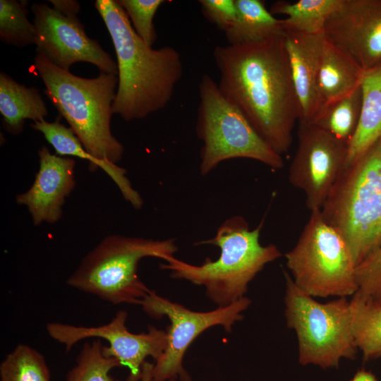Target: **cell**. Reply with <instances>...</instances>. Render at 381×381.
Returning a JSON list of instances; mask_svg holds the SVG:
<instances>
[{
  "label": "cell",
  "instance_id": "cell-1",
  "mask_svg": "<svg viewBox=\"0 0 381 381\" xmlns=\"http://www.w3.org/2000/svg\"><path fill=\"white\" fill-rule=\"evenodd\" d=\"M213 57L222 93L277 153L287 152L300 109L284 34L255 42L217 45Z\"/></svg>",
  "mask_w": 381,
  "mask_h": 381
},
{
  "label": "cell",
  "instance_id": "cell-2",
  "mask_svg": "<svg viewBox=\"0 0 381 381\" xmlns=\"http://www.w3.org/2000/svg\"><path fill=\"white\" fill-rule=\"evenodd\" d=\"M116 54L119 83L112 111L126 121L165 108L183 75L181 54L172 47L153 49L135 32L117 0H97Z\"/></svg>",
  "mask_w": 381,
  "mask_h": 381
},
{
  "label": "cell",
  "instance_id": "cell-3",
  "mask_svg": "<svg viewBox=\"0 0 381 381\" xmlns=\"http://www.w3.org/2000/svg\"><path fill=\"white\" fill-rule=\"evenodd\" d=\"M34 66L45 95L86 151L97 159L118 163L124 147L111 131L118 75L100 72L96 78H82L57 67L39 52Z\"/></svg>",
  "mask_w": 381,
  "mask_h": 381
},
{
  "label": "cell",
  "instance_id": "cell-4",
  "mask_svg": "<svg viewBox=\"0 0 381 381\" xmlns=\"http://www.w3.org/2000/svg\"><path fill=\"white\" fill-rule=\"evenodd\" d=\"M262 226V222L251 230L243 217H230L212 238L196 243L219 247L217 260L207 258L200 265H195L171 256L160 268L169 270L174 279L203 286L207 296L218 307L229 306L245 296L249 283L267 263L282 255L274 244L261 245Z\"/></svg>",
  "mask_w": 381,
  "mask_h": 381
},
{
  "label": "cell",
  "instance_id": "cell-5",
  "mask_svg": "<svg viewBox=\"0 0 381 381\" xmlns=\"http://www.w3.org/2000/svg\"><path fill=\"white\" fill-rule=\"evenodd\" d=\"M320 211L346 242L356 267L381 246V138L344 168Z\"/></svg>",
  "mask_w": 381,
  "mask_h": 381
},
{
  "label": "cell",
  "instance_id": "cell-6",
  "mask_svg": "<svg viewBox=\"0 0 381 381\" xmlns=\"http://www.w3.org/2000/svg\"><path fill=\"white\" fill-rule=\"evenodd\" d=\"M177 250L173 239L109 235L82 259L66 284L114 305H140L152 290L138 277L139 261L146 257L166 260Z\"/></svg>",
  "mask_w": 381,
  "mask_h": 381
},
{
  "label": "cell",
  "instance_id": "cell-7",
  "mask_svg": "<svg viewBox=\"0 0 381 381\" xmlns=\"http://www.w3.org/2000/svg\"><path fill=\"white\" fill-rule=\"evenodd\" d=\"M286 325L298 341V363L338 368L341 359L354 360L358 349L351 330L350 301L341 297L320 303L301 290L284 270Z\"/></svg>",
  "mask_w": 381,
  "mask_h": 381
},
{
  "label": "cell",
  "instance_id": "cell-8",
  "mask_svg": "<svg viewBox=\"0 0 381 381\" xmlns=\"http://www.w3.org/2000/svg\"><path fill=\"white\" fill-rule=\"evenodd\" d=\"M198 90L195 128L203 143L200 164L202 175L210 173L222 162L234 158L254 159L273 169L283 168L282 155L258 134L210 75L201 77Z\"/></svg>",
  "mask_w": 381,
  "mask_h": 381
},
{
  "label": "cell",
  "instance_id": "cell-9",
  "mask_svg": "<svg viewBox=\"0 0 381 381\" xmlns=\"http://www.w3.org/2000/svg\"><path fill=\"white\" fill-rule=\"evenodd\" d=\"M284 256L294 284L314 298H347L358 289L350 248L319 210L310 212L297 243Z\"/></svg>",
  "mask_w": 381,
  "mask_h": 381
},
{
  "label": "cell",
  "instance_id": "cell-10",
  "mask_svg": "<svg viewBox=\"0 0 381 381\" xmlns=\"http://www.w3.org/2000/svg\"><path fill=\"white\" fill-rule=\"evenodd\" d=\"M250 303L251 300L243 296L229 306L198 312L151 291L141 301L143 311L151 318L159 319L166 316L170 320L166 329L167 348L155 361L151 381L172 379L191 381L190 375L183 364L189 346L198 335L214 326L221 325L227 333L231 332L233 325L243 318V312Z\"/></svg>",
  "mask_w": 381,
  "mask_h": 381
},
{
  "label": "cell",
  "instance_id": "cell-11",
  "mask_svg": "<svg viewBox=\"0 0 381 381\" xmlns=\"http://www.w3.org/2000/svg\"><path fill=\"white\" fill-rule=\"evenodd\" d=\"M31 6L37 32L36 52L42 53L57 67L69 71L78 62L95 65L100 72L118 75V66L98 41L90 38L78 18L79 3L74 0H52Z\"/></svg>",
  "mask_w": 381,
  "mask_h": 381
},
{
  "label": "cell",
  "instance_id": "cell-12",
  "mask_svg": "<svg viewBox=\"0 0 381 381\" xmlns=\"http://www.w3.org/2000/svg\"><path fill=\"white\" fill-rule=\"evenodd\" d=\"M127 318V312L121 310L105 325L87 327L53 322L47 325L46 330L52 339L64 345L66 351L87 338L107 340L109 346H104V353L129 369L126 381H140L146 358L151 356L157 361L166 349L167 333L153 325L148 326L147 332L132 333L126 326Z\"/></svg>",
  "mask_w": 381,
  "mask_h": 381
},
{
  "label": "cell",
  "instance_id": "cell-13",
  "mask_svg": "<svg viewBox=\"0 0 381 381\" xmlns=\"http://www.w3.org/2000/svg\"><path fill=\"white\" fill-rule=\"evenodd\" d=\"M347 153V143L316 125L299 123L298 146L289 179L303 191L310 212L322 209L345 167Z\"/></svg>",
  "mask_w": 381,
  "mask_h": 381
},
{
  "label": "cell",
  "instance_id": "cell-14",
  "mask_svg": "<svg viewBox=\"0 0 381 381\" xmlns=\"http://www.w3.org/2000/svg\"><path fill=\"white\" fill-rule=\"evenodd\" d=\"M324 36L363 71L375 67L381 63V0H342Z\"/></svg>",
  "mask_w": 381,
  "mask_h": 381
},
{
  "label": "cell",
  "instance_id": "cell-15",
  "mask_svg": "<svg viewBox=\"0 0 381 381\" xmlns=\"http://www.w3.org/2000/svg\"><path fill=\"white\" fill-rule=\"evenodd\" d=\"M38 155L40 167L32 186L16 196V202L27 207L36 226L61 219L66 198L75 185L73 159L52 154L46 146Z\"/></svg>",
  "mask_w": 381,
  "mask_h": 381
},
{
  "label": "cell",
  "instance_id": "cell-16",
  "mask_svg": "<svg viewBox=\"0 0 381 381\" xmlns=\"http://www.w3.org/2000/svg\"><path fill=\"white\" fill-rule=\"evenodd\" d=\"M289 64L297 97L299 123L312 124L321 110L318 79L324 33L308 35L284 32Z\"/></svg>",
  "mask_w": 381,
  "mask_h": 381
},
{
  "label": "cell",
  "instance_id": "cell-17",
  "mask_svg": "<svg viewBox=\"0 0 381 381\" xmlns=\"http://www.w3.org/2000/svg\"><path fill=\"white\" fill-rule=\"evenodd\" d=\"M30 126L44 135L56 155L74 156L89 161V168L92 171L100 168L105 171L117 186L124 199L134 208L140 209L143 206V200L140 195L132 187L126 176V170L116 164L102 161L91 155L70 127H66L58 120L48 122L45 119L35 121Z\"/></svg>",
  "mask_w": 381,
  "mask_h": 381
},
{
  "label": "cell",
  "instance_id": "cell-18",
  "mask_svg": "<svg viewBox=\"0 0 381 381\" xmlns=\"http://www.w3.org/2000/svg\"><path fill=\"white\" fill-rule=\"evenodd\" d=\"M361 87L360 118L348 145L344 168L355 163L381 138V63L365 71Z\"/></svg>",
  "mask_w": 381,
  "mask_h": 381
},
{
  "label": "cell",
  "instance_id": "cell-19",
  "mask_svg": "<svg viewBox=\"0 0 381 381\" xmlns=\"http://www.w3.org/2000/svg\"><path fill=\"white\" fill-rule=\"evenodd\" d=\"M364 74V71L325 37L318 79L320 111L360 86Z\"/></svg>",
  "mask_w": 381,
  "mask_h": 381
},
{
  "label": "cell",
  "instance_id": "cell-20",
  "mask_svg": "<svg viewBox=\"0 0 381 381\" xmlns=\"http://www.w3.org/2000/svg\"><path fill=\"white\" fill-rule=\"evenodd\" d=\"M0 113L4 129L13 135L22 133L26 119L41 121L48 115L37 87L20 84L4 72L0 73Z\"/></svg>",
  "mask_w": 381,
  "mask_h": 381
},
{
  "label": "cell",
  "instance_id": "cell-21",
  "mask_svg": "<svg viewBox=\"0 0 381 381\" xmlns=\"http://www.w3.org/2000/svg\"><path fill=\"white\" fill-rule=\"evenodd\" d=\"M236 20L225 32L229 44L255 42L284 34L282 20L260 0H235Z\"/></svg>",
  "mask_w": 381,
  "mask_h": 381
},
{
  "label": "cell",
  "instance_id": "cell-22",
  "mask_svg": "<svg viewBox=\"0 0 381 381\" xmlns=\"http://www.w3.org/2000/svg\"><path fill=\"white\" fill-rule=\"evenodd\" d=\"M350 301L352 334L363 362L381 357V305L356 291Z\"/></svg>",
  "mask_w": 381,
  "mask_h": 381
},
{
  "label": "cell",
  "instance_id": "cell-23",
  "mask_svg": "<svg viewBox=\"0 0 381 381\" xmlns=\"http://www.w3.org/2000/svg\"><path fill=\"white\" fill-rule=\"evenodd\" d=\"M342 0H300L294 3L277 1L272 13L284 14L282 20L284 32L316 35L324 33L327 19L341 5Z\"/></svg>",
  "mask_w": 381,
  "mask_h": 381
},
{
  "label": "cell",
  "instance_id": "cell-24",
  "mask_svg": "<svg viewBox=\"0 0 381 381\" xmlns=\"http://www.w3.org/2000/svg\"><path fill=\"white\" fill-rule=\"evenodd\" d=\"M361 102L360 85L347 95L324 107L312 124L349 145L358 123Z\"/></svg>",
  "mask_w": 381,
  "mask_h": 381
},
{
  "label": "cell",
  "instance_id": "cell-25",
  "mask_svg": "<svg viewBox=\"0 0 381 381\" xmlns=\"http://www.w3.org/2000/svg\"><path fill=\"white\" fill-rule=\"evenodd\" d=\"M0 381H50V372L39 351L20 344L1 363Z\"/></svg>",
  "mask_w": 381,
  "mask_h": 381
},
{
  "label": "cell",
  "instance_id": "cell-26",
  "mask_svg": "<svg viewBox=\"0 0 381 381\" xmlns=\"http://www.w3.org/2000/svg\"><path fill=\"white\" fill-rule=\"evenodd\" d=\"M100 339L85 342L76 358L75 365L67 373L66 381H119L110 372L122 366L115 358L106 356Z\"/></svg>",
  "mask_w": 381,
  "mask_h": 381
},
{
  "label": "cell",
  "instance_id": "cell-27",
  "mask_svg": "<svg viewBox=\"0 0 381 381\" xmlns=\"http://www.w3.org/2000/svg\"><path fill=\"white\" fill-rule=\"evenodd\" d=\"M28 1H0V40L18 47L37 43V32L28 18Z\"/></svg>",
  "mask_w": 381,
  "mask_h": 381
},
{
  "label": "cell",
  "instance_id": "cell-28",
  "mask_svg": "<svg viewBox=\"0 0 381 381\" xmlns=\"http://www.w3.org/2000/svg\"><path fill=\"white\" fill-rule=\"evenodd\" d=\"M128 16L136 34L152 47L157 35L153 18L164 0H117Z\"/></svg>",
  "mask_w": 381,
  "mask_h": 381
},
{
  "label": "cell",
  "instance_id": "cell-29",
  "mask_svg": "<svg viewBox=\"0 0 381 381\" xmlns=\"http://www.w3.org/2000/svg\"><path fill=\"white\" fill-rule=\"evenodd\" d=\"M358 292L381 305V246L356 267Z\"/></svg>",
  "mask_w": 381,
  "mask_h": 381
},
{
  "label": "cell",
  "instance_id": "cell-30",
  "mask_svg": "<svg viewBox=\"0 0 381 381\" xmlns=\"http://www.w3.org/2000/svg\"><path fill=\"white\" fill-rule=\"evenodd\" d=\"M204 16L224 33L234 25L237 16L235 0H200Z\"/></svg>",
  "mask_w": 381,
  "mask_h": 381
},
{
  "label": "cell",
  "instance_id": "cell-31",
  "mask_svg": "<svg viewBox=\"0 0 381 381\" xmlns=\"http://www.w3.org/2000/svg\"><path fill=\"white\" fill-rule=\"evenodd\" d=\"M350 381H381V380H379L371 371L362 368L355 373Z\"/></svg>",
  "mask_w": 381,
  "mask_h": 381
},
{
  "label": "cell",
  "instance_id": "cell-32",
  "mask_svg": "<svg viewBox=\"0 0 381 381\" xmlns=\"http://www.w3.org/2000/svg\"><path fill=\"white\" fill-rule=\"evenodd\" d=\"M154 364L145 361L142 368V376L140 381H151L152 377Z\"/></svg>",
  "mask_w": 381,
  "mask_h": 381
},
{
  "label": "cell",
  "instance_id": "cell-33",
  "mask_svg": "<svg viewBox=\"0 0 381 381\" xmlns=\"http://www.w3.org/2000/svg\"><path fill=\"white\" fill-rule=\"evenodd\" d=\"M168 381H176V380L172 379V380H168Z\"/></svg>",
  "mask_w": 381,
  "mask_h": 381
}]
</instances>
